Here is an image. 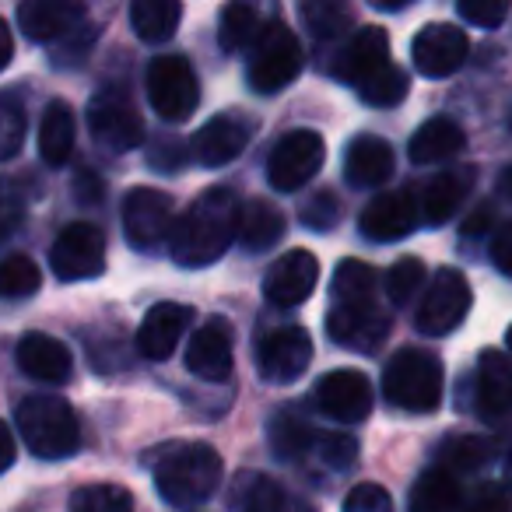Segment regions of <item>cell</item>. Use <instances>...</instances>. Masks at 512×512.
I'll list each match as a JSON object with an SVG mask.
<instances>
[{"label": "cell", "mask_w": 512, "mask_h": 512, "mask_svg": "<svg viewBox=\"0 0 512 512\" xmlns=\"http://www.w3.org/2000/svg\"><path fill=\"white\" fill-rule=\"evenodd\" d=\"M239 218L242 204L235 190L228 186H207L190 207L176 218L169 235L172 260L179 267H211L228 253L235 239H239Z\"/></svg>", "instance_id": "cell-1"}, {"label": "cell", "mask_w": 512, "mask_h": 512, "mask_svg": "<svg viewBox=\"0 0 512 512\" xmlns=\"http://www.w3.org/2000/svg\"><path fill=\"white\" fill-rule=\"evenodd\" d=\"M151 467H155L158 495L169 505H179V509L204 505L218 491L221 477H225V463H221L218 449L207 446V442H176V446H165Z\"/></svg>", "instance_id": "cell-2"}, {"label": "cell", "mask_w": 512, "mask_h": 512, "mask_svg": "<svg viewBox=\"0 0 512 512\" xmlns=\"http://www.w3.org/2000/svg\"><path fill=\"white\" fill-rule=\"evenodd\" d=\"M15 421L25 446L39 460H64V456L78 453L81 446L78 414H74V407L60 393H32V397H25L15 411Z\"/></svg>", "instance_id": "cell-3"}, {"label": "cell", "mask_w": 512, "mask_h": 512, "mask_svg": "<svg viewBox=\"0 0 512 512\" xmlns=\"http://www.w3.org/2000/svg\"><path fill=\"white\" fill-rule=\"evenodd\" d=\"M442 386H446V372L432 351L404 348L383 369L386 400L407 414H432L442 404Z\"/></svg>", "instance_id": "cell-4"}, {"label": "cell", "mask_w": 512, "mask_h": 512, "mask_svg": "<svg viewBox=\"0 0 512 512\" xmlns=\"http://www.w3.org/2000/svg\"><path fill=\"white\" fill-rule=\"evenodd\" d=\"M306 67V57H302V43L285 22H267L260 39L253 46V57H249L246 78L249 88L260 95H278L285 85H292L295 78Z\"/></svg>", "instance_id": "cell-5"}, {"label": "cell", "mask_w": 512, "mask_h": 512, "mask_svg": "<svg viewBox=\"0 0 512 512\" xmlns=\"http://www.w3.org/2000/svg\"><path fill=\"white\" fill-rule=\"evenodd\" d=\"M144 92H148L151 109H155L165 123H179V120H190L193 109H197L200 81L186 57H179V53H162V57H155L148 64Z\"/></svg>", "instance_id": "cell-6"}, {"label": "cell", "mask_w": 512, "mask_h": 512, "mask_svg": "<svg viewBox=\"0 0 512 512\" xmlns=\"http://www.w3.org/2000/svg\"><path fill=\"white\" fill-rule=\"evenodd\" d=\"M470 306H474L470 281L463 278L456 267H439L418 302L414 327H418V334H425V337H446L467 320Z\"/></svg>", "instance_id": "cell-7"}, {"label": "cell", "mask_w": 512, "mask_h": 512, "mask_svg": "<svg viewBox=\"0 0 512 512\" xmlns=\"http://www.w3.org/2000/svg\"><path fill=\"white\" fill-rule=\"evenodd\" d=\"M327 144L316 130H288L267 158V183L278 193H295L323 169Z\"/></svg>", "instance_id": "cell-8"}, {"label": "cell", "mask_w": 512, "mask_h": 512, "mask_svg": "<svg viewBox=\"0 0 512 512\" xmlns=\"http://www.w3.org/2000/svg\"><path fill=\"white\" fill-rule=\"evenodd\" d=\"M88 130L106 151H134L144 144V120L123 88H102L88 102Z\"/></svg>", "instance_id": "cell-9"}, {"label": "cell", "mask_w": 512, "mask_h": 512, "mask_svg": "<svg viewBox=\"0 0 512 512\" xmlns=\"http://www.w3.org/2000/svg\"><path fill=\"white\" fill-rule=\"evenodd\" d=\"M50 267L60 281H92L106 271V235L92 221H74L53 239Z\"/></svg>", "instance_id": "cell-10"}, {"label": "cell", "mask_w": 512, "mask_h": 512, "mask_svg": "<svg viewBox=\"0 0 512 512\" xmlns=\"http://www.w3.org/2000/svg\"><path fill=\"white\" fill-rule=\"evenodd\" d=\"M176 225V204L155 186H134L123 197V235L134 249H155Z\"/></svg>", "instance_id": "cell-11"}, {"label": "cell", "mask_w": 512, "mask_h": 512, "mask_svg": "<svg viewBox=\"0 0 512 512\" xmlns=\"http://www.w3.org/2000/svg\"><path fill=\"white\" fill-rule=\"evenodd\" d=\"M313 365V337L306 327H281L267 334L256 348V369L267 383L288 386Z\"/></svg>", "instance_id": "cell-12"}, {"label": "cell", "mask_w": 512, "mask_h": 512, "mask_svg": "<svg viewBox=\"0 0 512 512\" xmlns=\"http://www.w3.org/2000/svg\"><path fill=\"white\" fill-rule=\"evenodd\" d=\"M253 130H256L253 116L239 113V109H232V113H218L190 137V151L204 169H218V165L235 162V158L246 151Z\"/></svg>", "instance_id": "cell-13"}, {"label": "cell", "mask_w": 512, "mask_h": 512, "mask_svg": "<svg viewBox=\"0 0 512 512\" xmlns=\"http://www.w3.org/2000/svg\"><path fill=\"white\" fill-rule=\"evenodd\" d=\"M327 334L348 351H376L390 334V316L372 302H334L327 313Z\"/></svg>", "instance_id": "cell-14"}, {"label": "cell", "mask_w": 512, "mask_h": 512, "mask_svg": "<svg viewBox=\"0 0 512 512\" xmlns=\"http://www.w3.org/2000/svg\"><path fill=\"white\" fill-rule=\"evenodd\" d=\"M316 281H320V260H316V253L295 246L285 256H278L271 264V271L264 274V299L281 309L302 306L316 292Z\"/></svg>", "instance_id": "cell-15"}, {"label": "cell", "mask_w": 512, "mask_h": 512, "mask_svg": "<svg viewBox=\"0 0 512 512\" xmlns=\"http://www.w3.org/2000/svg\"><path fill=\"white\" fill-rule=\"evenodd\" d=\"M467 32L456 29L446 22H432L414 36L411 57H414V71L425 74V78H449L467 64Z\"/></svg>", "instance_id": "cell-16"}, {"label": "cell", "mask_w": 512, "mask_h": 512, "mask_svg": "<svg viewBox=\"0 0 512 512\" xmlns=\"http://www.w3.org/2000/svg\"><path fill=\"white\" fill-rule=\"evenodd\" d=\"M235 365V341H232V323L211 316L200 323V330L186 344V369L204 383H225L232 376Z\"/></svg>", "instance_id": "cell-17"}, {"label": "cell", "mask_w": 512, "mask_h": 512, "mask_svg": "<svg viewBox=\"0 0 512 512\" xmlns=\"http://www.w3.org/2000/svg\"><path fill=\"white\" fill-rule=\"evenodd\" d=\"M313 400L334 421H365L372 414V386L365 372L334 369L316 383Z\"/></svg>", "instance_id": "cell-18"}, {"label": "cell", "mask_w": 512, "mask_h": 512, "mask_svg": "<svg viewBox=\"0 0 512 512\" xmlns=\"http://www.w3.org/2000/svg\"><path fill=\"white\" fill-rule=\"evenodd\" d=\"M193 323V309L179 306V302H158L144 313L141 327H137V351H141L148 362H165L176 351L179 337L190 330Z\"/></svg>", "instance_id": "cell-19"}, {"label": "cell", "mask_w": 512, "mask_h": 512, "mask_svg": "<svg viewBox=\"0 0 512 512\" xmlns=\"http://www.w3.org/2000/svg\"><path fill=\"white\" fill-rule=\"evenodd\" d=\"M383 67H390V36H386V29H379V25H369V29H358L355 36L341 46V53H337L330 71H334V78L358 88L362 81H369L372 74L383 71Z\"/></svg>", "instance_id": "cell-20"}, {"label": "cell", "mask_w": 512, "mask_h": 512, "mask_svg": "<svg viewBox=\"0 0 512 512\" xmlns=\"http://www.w3.org/2000/svg\"><path fill=\"white\" fill-rule=\"evenodd\" d=\"M414 228H418V204L407 190L379 193L362 211V235L372 242H397Z\"/></svg>", "instance_id": "cell-21"}, {"label": "cell", "mask_w": 512, "mask_h": 512, "mask_svg": "<svg viewBox=\"0 0 512 512\" xmlns=\"http://www.w3.org/2000/svg\"><path fill=\"white\" fill-rule=\"evenodd\" d=\"M81 18H85V4L78 0H25L18 4V25L32 43H57V39L71 36Z\"/></svg>", "instance_id": "cell-22"}, {"label": "cell", "mask_w": 512, "mask_h": 512, "mask_svg": "<svg viewBox=\"0 0 512 512\" xmlns=\"http://www.w3.org/2000/svg\"><path fill=\"white\" fill-rule=\"evenodd\" d=\"M15 358H18V369L29 379H36V383L60 386L71 379V365H74L71 348L50 334H25L15 348Z\"/></svg>", "instance_id": "cell-23"}, {"label": "cell", "mask_w": 512, "mask_h": 512, "mask_svg": "<svg viewBox=\"0 0 512 512\" xmlns=\"http://www.w3.org/2000/svg\"><path fill=\"white\" fill-rule=\"evenodd\" d=\"M477 183V165H456V169H442L432 183L425 186L421 197V214L428 225H442L456 214V207L470 197Z\"/></svg>", "instance_id": "cell-24"}, {"label": "cell", "mask_w": 512, "mask_h": 512, "mask_svg": "<svg viewBox=\"0 0 512 512\" xmlns=\"http://www.w3.org/2000/svg\"><path fill=\"white\" fill-rule=\"evenodd\" d=\"M344 176L358 190L379 186L393 176V148L376 134H362L344 151Z\"/></svg>", "instance_id": "cell-25"}, {"label": "cell", "mask_w": 512, "mask_h": 512, "mask_svg": "<svg viewBox=\"0 0 512 512\" xmlns=\"http://www.w3.org/2000/svg\"><path fill=\"white\" fill-rule=\"evenodd\" d=\"M512 407V362L509 355L488 348L477 362V411L484 418H502Z\"/></svg>", "instance_id": "cell-26"}, {"label": "cell", "mask_w": 512, "mask_h": 512, "mask_svg": "<svg viewBox=\"0 0 512 512\" xmlns=\"http://www.w3.org/2000/svg\"><path fill=\"white\" fill-rule=\"evenodd\" d=\"M232 512H309V505L288 495L274 477L239 474L232 484Z\"/></svg>", "instance_id": "cell-27"}, {"label": "cell", "mask_w": 512, "mask_h": 512, "mask_svg": "<svg viewBox=\"0 0 512 512\" xmlns=\"http://www.w3.org/2000/svg\"><path fill=\"white\" fill-rule=\"evenodd\" d=\"M463 144H467V134H463L460 123L449 120V116H432L425 127L414 130L407 155H411L414 165H439L449 162L453 155H460Z\"/></svg>", "instance_id": "cell-28"}, {"label": "cell", "mask_w": 512, "mask_h": 512, "mask_svg": "<svg viewBox=\"0 0 512 512\" xmlns=\"http://www.w3.org/2000/svg\"><path fill=\"white\" fill-rule=\"evenodd\" d=\"M288 232V221L285 211H281L274 200L256 197L242 207V218H239V242L249 249V253H267L274 249Z\"/></svg>", "instance_id": "cell-29"}, {"label": "cell", "mask_w": 512, "mask_h": 512, "mask_svg": "<svg viewBox=\"0 0 512 512\" xmlns=\"http://www.w3.org/2000/svg\"><path fill=\"white\" fill-rule=\"evenodd\" d=\"M74 141H78L74 109L67 102H50L39 120V158L46 165H64L74 155Z\"/></svg>", "instance_id": "cell-30"}, {"label": "cell", "mask_w": 512, "mask_h": 512, "mask_svg": "<svg viewBox=\"0 0 512 512\" xmlns=\"http://www.w3.org/2000/svg\"><path fill=\"white\" fill-rule=\"evenodd\" d=\"M460 509V477L446 467H428L407 495V512H456Z\"/></svg>", "instance_id": "cell-31"}, {"label": "cell", "mask_w": 512, "mask_h": 512, "mask_svg": "<svg viewBox=\"0 0 512 512\" xmlns=\"http://www.w3.org/2000/svg\"><path fill=\"white\" fill-rule=\"evenodd\" d=\"M183 22V4L179 0H134L130 4V25L144 43H165L176 36Z\"/></svg>", "instance_id": "cell-32"}, {"label": "cell", "mask_w": 512, "mask_h": 512, "mask_svg": "<svg viewBox=\"0 0 512 512\" xmlns=\"http://www.w3.org/2000/svg\"><path fill=\"white\" fill-rule=\"evenodd\" d=\"M313 439V428H309V421L295 407L274 411L271 425H267V442H271L274 456H281V460H299L302 453L313 449Z\"/></svg>", "instance_id": "cell-33"}, {"label": "cell", "mask_w": 512, "mask_h": 512, "mask_svg": "<svg viewBox=\"0 0 512 512\" xmlns=\"http://www.w3.org/2000/svg\"><path fill=\"white\" fill-rule=\"evenodd\" d=\"M260 32H264V18H260V11H256L253 4H228V8L221 11L218 43L225 53H239V50H246V46H256Z\"/></svg>", "instance_id": "cell-34"}, {"label": "cell", "mask_w": 512, "mask_h": 512, "mask_svg": "<svg viewBox=\"0 0 512 512\" xmlns=\"http://www.w3.org/2000/svg\"><path fill=\"white\" fill-rule=\"evenodd\" d=\"M498 442L488 435H456L442 446L439 467H446L449 474H467V470H481L484 463L495 456Z\"/></svg>", "instance_id": "cell-35"}, {"label": "cell", "mask_w": 512, "mask_h": 512, "mask_svg": "<svg viewBox=\"0 0 512 512\" xmlns=\"http://www.w3.org/2000/svg\"><path fill=\"white\" fill-rule=\"evenodd\" d=\"M299 15L316 39L344 36V32L351 29V22H355V15H351L348 4H334V0H302Z\"/></svg>", "instance_id": "cell-36"}, {"label": "cell", "mask_w": 512, "mask_h": 512, "mask_svg": "<svg viewBox=\"0 0 512 512\" xmlns=\"http://www.w3.org/2000/svg\"><path fill=\"white\" fill-rule=\"evenodd\" d=\"M334 302H372L376 295V267L365 260H344L334 271V288H330Z\"/></svg>", "instance_id": "cell-37"}, {"label": "cell", "mask_w": 512, "mask_h": 512, "mask_svg": "<svg viewBox=\"0 0 512 512\" xmlns=\"http://www.w3.org/2000/svg\"><path fill=\"white\" fill-rule=\"evenodd\" d=\"M71 512H134V495L120 484H81L71 495Z\"/></svg>", "instance_id": "cell-38"}, {"label": "cell", "mask_w": 512, "mask_h": 512, "mask_svg": "<svg viewBox=\"0 0 512 512\" xmlns=\"http://www.w3.org/2000/svg\"><path fill=\"white\" fill-rule=\"evenodd\" d=\"M39 267L29 256L11 253L0 260V299H29L39 292Z\"/></svg>", "instance_id": "cell-39"}, {"label": "cell", "mask_w": 512, "mask_h": 512, "mask_svg": "<svg viewBox=\"0 0 512 512\" xmlns=\"http://www.w3.org/2000/svg\"><path fill=\"white\" fill-rule=\"evenodd\" d=\"M358 99H362L365 106H376V109L397 106V102L407 99V74L393 64L383 67L379 74H372L369 81L358 85Z\"/></svg>", "instance_id": "cell-40"}, {"label": "cell", "mask_w": 512, "mask_h": 512, "mask_svg": "<svg viewBox=\"0 0 512 512\" xmlns=\"http://www.w3.org/2000/svg\"><path fill=\"white\" fill-rule=\"evenodd\" d=\"M386 295H390L393 306H407L414 295L425 288V264L418 256H400L397 264L386 271Z\"/></svg>", "instance_id": "cell-41"}, {"label": "cell", "mask_w": 512, "mask_h": 512, "mask_svg": "<svg viewBox=\"0 0 512 512\" xmlns=\"http://www.w3.org/2000/svg\"><path fill=\"white\" fill-rule=\"evenodd\" d=\"M25 141V109L18 95L0 92V162H8L22 151Z\"/></svg>", "instance_id": "cell-42"}, {"label": "cell", "mask_w": 512, "mask_h": 512, "mask_svg": "<svg viewBox=\"0 0 512 512\" xmlns=\"http://www.w3.org/2000/svg\"><path fill=\"white\" fill-rule=\"evenodd\" d=\"M302 221H306V228H316V232H330V228L341 221L344 207L341 200L334 197V190H320L313 200H306L302 204Z\"/></svg>", "instance_id": "cell-43"}, {"label": "cell", "mask_w": 512, "mask_h": 512, "mask_svg": "<svg viewBox=\"0 0 512 512\" xmlns=\"http://www.w3.org/2000/svg\"><path fill=\"white\" fill-rule=\"evenodd\" d=\"M316 453L323 456V463L334 470H348L351 463L358 460V442L351 435H341V432H323L316 435Z\"/></svg>", "instance_id": "cell-44"}, {"label": "cell", "mask_w": 512, "mask_h": 512, "mask_svg": "<svg viewBox=\"0 0 512 512\" xmlns=\"http://www.w3.org/2000/svg\"><path fill=\"white\" fill-rule=\"evenodd\" d=\"M463 22L481 25V29H498L509 18V4L505 0H460L456 4Z\"/></svg>", "instance_id": "cell-45"}, {"label": "cell", "mask_w": 512, "mask_h": 512, "mask_svg": "<svg viewBox=\"0 0 512 512\" xmlns=\"http://www.w3.org/2000/svg\"><path fill=\"white\" fill-rule=\"evenodd\" d=\"M344 512H393V498L383 484H355L344 498Z\"/></svg>", "instance_id": "cell-46"}, {"label": "cell", "mask_w": 512, "mask_h": 512, "mask_svg": "<svg viewBox=\"0 0 512 512\" xmlns=\"http://www.w3.org/2000/svg\"><path fill=\"white\" fill-rule=\"evenodd\" d=\"M463 512H512V488L498 481L481 484Z\"/></svg>", "instance_id": "cell-47"}, {"label": "cell", "mask_w": 512, "mask_h": 512, "mask_svg": "<svg viewBox=\"0 0 512 512\" xmlns=\"http://www.w3.org/2000/svg\"><path fill=\"white\" fill-rule=\"evenodd\" d=\"M22 218H25V200L0 183V242L11 239V235L18 232Z\"/></svg>", "instance_id": "cell-48"}, {"label": "cell", "mask_w": 512, "mask_h": 512, "mask_svg": "<svg viewBox=\"0 0 512 512\" xmlns=\"http://www.w3.org/2000/svg\"><path fill=\"white\" fill-rule=\"evenodd\" d=\"M491 264H495L505 278H512V221L498 228L495 239H491Z\"/></svg>", "instance_id": "cell-49"}, {"label": "cell", "mask_w": 512, "mask_h": 512, "mask_svg": "<svg viewBox=\"0 0 512 512\" xmlns=\"http://www.w3.org/2000/svg\"><path fill=\"white\" fill-rule=\"evenodd\" d=\"M148 158L158 172H176L179 165L186 162V151L179 141H165V144H155V148L148 151Z\"/></svg>", "instance_id": "cell-50"}, {"label": "cell", "mask_w": 512, "mask_h": 512, "mask_svg": "<svg viewBox=\"0 0 512 512\" xmlns=\"http://www.w3.org/2000/svg\"><path fill=\"white\" fill-rule=\"evenodd\" d=\"M74 190H78V200H85V204H99L102 200V179L95 176L92 169H81L78 179H74Z\"/></svg>", "instance_id": "cell-51"}, {"label": "cell", "mask_w": 512, "mask_h": 512, "mask_svg": "<svg viewBox=\"0 0 512 512\" xmlns=\"http://www.w3.org/2000/svg\"><path fill=\"white\" fill-rule=\"evenodd\" d=\"M491 218H495V211H491V207H477V211L463 221V235H484L491 228Z\"/></svg>", "instance_id": "cell-52"}, {"label": "cell", "mask_w": 512, "mask_h": 512, "mask_svg": "<svg viewBox=\"0 0 512 512\" xmlns=\"http://www.w3.org/2000/svg\"><path fill=\"white\" fill-rule=\"evenodd\" d=\"M11 467H15V435H11V428L0 421V474Z\"/></svg>", "instance_id": "cell-53"}, {"label": "cell", "mask_w": 512, "mask_h": 512, "mask_svg": "<svg viewBox=\"0 0 512 512\" xmlns=\"http://www.w3.org/2000/svg\"><path fill=\"white\" fill-rule=\"evenodd\" d=\"M11 57H15V36H11V25L0 18V71L11 64Z\"/></svg>", "instance_id": "cell-54"}, {"label": "cell", "mask_w": 512, "mask_h": 512, "mask_svg": "<svg viewBox=\"0 0 512 512\" xmlns=\"http://www.w3.org/2000/svg\"><path fill=\"white\" fill-rule=\"evenodd\" d=\"M379 11H400V8H411V0H372Z\"/></svg>", "instance_id": "cell-55"}, {"label": "cell", "mask_w": 512, "mask_h": 512, "mask_svg": "<svg viewBox=\"0 0 512 512\" xmlns=\"http://www.w3.org/2000/svg\"><path fill=\"white\" fill-rule=\"evenodd\" d=\"M505 477L512 481V449H509V456H505Z\"/></svg>", "instance_id": "cell-56"}, {"label": "cell", "mask_w": 512, "mask_h": 512, "mask_svg": "<svg viewBox=\"0 0 512 512\" xmlns=\"http://www.w3.org/2000/svg\"><path fill=\"white\" fill-rule=\"evenodd\" d=\"M505 186H509V193H512V165H509V172H505Z\"/></svg>", "instance_id": "cell-57"}, {"label": "cell", "mask_w": 512, "mask_h": 512, "mask_svg": "<svg viewBox=\"0 0 512 512\" xmlns=\"http://www.w3.org/2000/svg\"><path fill=\"white\" fill-rule=\"evenodd\" d=\"M505 341H509V348H512V327H509V334H505Z\"/></svg>", "instance_id": "cell-58"}]
</instances>
